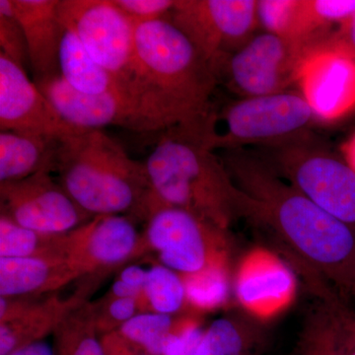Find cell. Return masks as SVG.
Wrapping results in <instances>:
<instances>
[{"label": "cell", "mask_w": 355, "mask_h": 355, "mask_svg": "<svg viewBox=\"0 0 355 355\" xmlns=\"http://www.w3.org/2000/svg\"><path fill=\"white\" fill-rule=\"evenodd\" d=\"M127 355H150V354H146V352H144V349H139V350H137V352H132V354H127Z\"/></svg>", "instance_id": "41"}, {"label": "cell", "mask_w": 355, "mask_h": 355, "mask_svg": "<svg viewBox=\"0 0 355 355\" xmlns=\"http://www.w3.org/2000/svg\"><path fill=\"white\" fill-rule=\"evenodd\" d=\"M256 0H177L167 19L195 44L210 67L254 36Z\"/></svg>", "instance_id": "8"}, {"label": "cell", "mask_w": 355, "mask_h": 355, "mask_svg": "<svg viewBox=\"0 0 355 355\" xmlns=\"http://www.w3.org/2000/svg\"><path fill=\"white\" fill-rule=\"evenodd\" d=\"M297 84L318 120L342 119L355 109V58L322 44L306 58Z\"/></svg>", "instance_id": "14"}, {"label": "cell", "mask_w": 355, "mask_h": 355, "mask_svg": "<svg viewBox=\"0 0 355 355\" xmlns=\"http://www.w3.org/2000/svg\"><path fill=\"white\" fill-rule=\"evenodd\" d=\"M224 164L246 195L245 217L272 229L299 258L342 291L354 292V229L282 181L258 159L233 153Z\"/></svg>", "instance_id": "1"}, {"label": "cell", "mask_w": 355, "mask_h": 355, "mask_svg": "<svg viewBox=\"0 0 355 355\" xmlns=\"http://www.w3.org/2000/svg\"><path fill=\"white\" fill-rule=\"evenodd\" d=\"M183 279L188 303L198 309L217 307L227 296V279L222 265L186 275Z\"/></svg>", "instance_id": "29"}, {"label": "cell", "mask_w": 355, "mask_h": 355, "mask_svg": "<svg viewBox=\"0 0 355 355\" xmlns=\"http://www.w3.org/2000/svg\"><path fill=\"white\" fill-rule=\"evenodd\" d=\"M7 355H55V352L50 343L41 340L14 350Z\"/></svg>", "instance_id": "38"}, {"label": "cell", "mask_w": 355, "mask_h": 355, "mask_svg": "<svg viewBox=\"0 0 355 355\" xmlns=\"http://www.w3.org/2000/svg\"><path fill=\"white\" fill-rule=\"evenodd\" d=\"M107 296L113 298H137L142 301L144 291L135 288L120 279H116L110 288L109 294ZM142 310H144V307H142Z\"/></svg>", "instance_id": "37"}, {"label": "cell", "mask_w": 355, "mask_h": 355, "mask_svg": "<svg viewBox=\"0 0 355 355\" xmlns=\"http://www.w3.org/2000/svg\"><path fill=\"white\" fill-rule=\"evenodd\" d=\"M147 270L142 299L144 312L172 316L183 309L188 303L183 277L161 263Z\"/></svg>", "instance_id": "23"}, {"label": "cell", "mask_w": 355, "mask_h": 355, "mask_svg": "<svg viewBox=\"0 0 355 355\" xmlns=\"http://www.w3.org/2000/svg\"><path fill=\"white\" fill-rule=\"evenodd\" d=\"M36 85L71 127L79 130L121 127L144 132L132 103L121 91L87 94L79 92L60 76L37 81Z\"/></svg>", "instance_id": "15"}, {"label": "cell", "mask_w": 355, "mask_h": 355, "mask_svg": "<svg viewBox=\"0 0 355 355\" xmlns=\"http://www.w3.org/2000/svg\"><path fill=\"white\" fill-rule=\"evenodd\" d=\"M175 324L172 316L147 311L128 320L118 331L146 354L162 355L166 336L171 333Z\"/></svg>", "instance_id": "27"}, {"label": "cell", "mask_w": 355, "mask_h": 355, "mask_svg": "<svg viewBox=\"0 0 355 355\" xmlns=\"http://www.w3.org/2000/svg\"><path fill=\"white\" fill-rule=\"evenodd\" d=\"M257 13L259 25L266 32L297 43L312 44L305 37L304 0H258Z\"/></svg>", "instance_id": "24"}, {"label": "cell", "mask_w": 355, "mask_h": 355, "mask_svg": "<svg viewBox=\"0 0 355 355\" xmlns=\"http://www.w3.org/2000/svg\"><path fill=\"white\" fill-rule=\"evenodd\" d=\"M0 53L25 69L28 62L24 31L14 12L12 0H0Z\"/></svg>", "instance_id": "30"}, {"label": "cell", "mask_w": 355, "mask_h": 355, "mask_svg": "<svg viewBox=\"0 0 355 355\" xmlns=\"http://www.w3.org/2000/svg\"><path fill=\"white\" fill-rule=\"evenodd\" d=\"M83 277L64 257L0 258V297L38 298Z\"/></svg>", "instance_id": "17"}, {"label": "cell", "mask_w": 355, "mask_h": 355, "mask_svg": "<svg viewBox=\"0 0 355 355\" xmlns=\"http://www.w3.org/2000/svg\"><path fill=\"white\" fill-rule=\"evenodd\" d=\"M224 231L187 210L162 205L147 219L144 247L161 265L186 277L221 266Z\"/></svg>", "instance_id": "9"}, {"label": "cell", "mask_w": 355, "mask_h": 355, "mask_svg": "<svg viewBox=\"0 0 355 355\" xmlns=\"http://www.w3.org/2000/svg\"><path fill=\"white\" fill-rule=\"evenodd\" d=\"M0 130L62 139L84 132L71 127L30 80L25 69L0 53Z\"/></svg>", "instance_id": "13"}, {"label": "cell", "mask_w": 355, "mask_h": 355, "mask_svg": "<svg viewBox=\"0 0 355 355\" xmlns=\"http://www.w3.org/2000/svg\"><path fill=\"white\" fill-rule=\"evenodd\" d=\"M223 132H209L214 150H235L245 144H277L300 139L318 119L301 93H277L243 98L221 114ZM216 127V125H214Z\"/></svg>", "instance_id": "5"}, {"label": "cell", "mask_w": 355, "mask_h": 355, "mask_svg": "<svg viewBox=\"0 0 355 355\" xmlns=\"http://www.w3.org/2000/svg\"><path fill=\"white\" fill-rule=\"evenodd\" d=\"M324 44L334 50L355 58V12L338 26V31L330 35Z\"/></svg>", "instance_id": "34"}, {"label": "cell", "mask_w": 355, "mask_h": 355, "mask_svg": "<svg viewBox=\"0 0 355 355\" xmlns=\"http://www.w3.org/2000/svg\"><path fill=\"white\" fill-rule=\"evenodd\" d=\"M38 133L0 132V184L55 172L58 140Z\"/></svg>", "instance_id": "19"}, {"label": "cell", "mask_w": 355, "mask_h": 355, "mask_svg": "<svg viewBox=\"0 0 355 355\" xmlns=\"http://www.w3.org/2000/svg\"><path fill=\"white\" fill-rule=\"evenodd\" d=\"M135 26L164 19L177 0H114Z\"/></svg>", "instance_id": "32"}, {"label": "cell", "mask_w": 355, "mask_h": 355, "mask_svg": "<svg viewBox=\"0 0 355 355\" xmlns=\"http://www.w3.org/2000/svg\"><path fill=\"white\" fill-rule=\"evenodd\" d=\"M51 174L43 171L0 184V214L46 234L71 232L94 217L77 205Z\"/></svg>", "instance_id": "11"}, {"label": "cell", "mask_w": 355, "mask_h": 355, "mask_svg": "<svg viewBox=\"0 0 355 355\" xmlns=\"http://www.w3.org/2000/svg\"><path fill=\"white\" fill-rule=\"evenodd\" d=\"M55 355H106L96 324L95 303L74 307L53 331Z\"/></svg>", "instance_id": "21"}, {"label": "cell", "mask_w": 355, "mask_h": 355, "mask_svg": "<svg viewBox=\"0 0 355 355\" xmlns=\"http://www.w3.org/2000/svg\"><path fill=\"white\" fill-rule=\"evenodd\" d=\"M265 32L254 35L240 50L211 65L217 83L243 97L286 92L297 84L308 55L316 49Z\"/></svg>", "instance_id": "6"}, {"label": "cell", "mask_w": 355, "mask_h": 355, "mask_svg": "<svg viewBox=\"0 0 355 355\" xmlns=\"http://www.w3.org/2000/svg\"><path fill=\"white\" fill-rule=\"evenodd\" d=\"M60 21L120 85L132 69L137 26L114 0H60Z\"/></svg>", "instance_id": "10"}, {"label": "cell", "mask_w": 355, "mask_h": 355, "mask_svg": "<svg viewBox=\"0 0 355 355\" xmlns=\"http://www.w3.org/2000/svg\"><path fill=\"white\" fill-rule=\"evenodd\" d=\"M349 349V336L324 306L306 327L299 355H347Z\"/></svg>", "instance_id": "25"}, {"label": "cell", "mask_w": 355, "mask_h": 355, "mask_svg": "<svg viewBox=\"0 0 355 355\" xmlns=\"http://www.w3.org/2000/svg\"><path fill=\"white\" fill-rule=\"evenodd\" d=\"M254 340L241 324L220 318L203 333L197 355H250Z\"/></svg>", "instance_id": "28"}, {"label": "cell", "mask_w": 355, "mask_h": 355, "mask_svg": "<svg viewBox=\"0 0 355 355\" xmlns=\"http://www.w3.org/2000/svg\"><path fill=\"white\" fill-rule=\"evenodd\" d=\"M58 69L65 83L79 92L103 94L120 90L116 78L89 55L76 35L64 26Z\"/></svg>", "instance_id": "20"}, {"label": "cell", "mask_w": 355, "mask_h": 355, "mask_svg": "<svg viewBox=\"0 0 355 355\" xmlns=\"http://www.w3.org/2000/svg\"><path fill=\"white\" fill-rule=\"evenodd\" d=\"M275 154L279 169L292 186L355 230V172L345 160L305 139L279 144Z\"/></svg>", "instance_id": "7"}, {"label": "cell", "mask_w": 355, "mask_h": 355, "mask_svg": "<svg viewBox=\"0 0 355 355\" xmlns=\"http://www.w3.org/2000/svg\"><path fill=\"white\" fill-rule=\"evenodd\" d=\"M291 277L279 265L251 268L241 275L238 282L240 299L254 306L261 301L280 300L291 288Z\"/></svg>", "instance_id": "26"}, {"label": "cell", "mask_w": 355, "mask_h": 355, "mask_svg": "<svg viewBox=\"0 0 355 355\" xmlns=\"http://www.w3.org/2000/svg\"><path fill=\"white\" fill-rule=\"evenodd\" d=\"M354 293H355V288H354Z\"/></svg>", "instance_id": "42"}, {"label": "cell", "mask_w": 355, "mask_h": 355, "mask_svg": "<svg viewBox=\"0 0 355 355\" xmlns=\"http://www.w3.org/2000/svg\"><path fill=\"white\" fill-rule=\"evenodd\" d=\"M347 355H355V342L349 340V352H347Z\"/></svg>", "instance_id": "40"}, {"label": "cell", "mask_w": 355, "mask_h": 355, "mask_svg": "<svg viewBox=\"0 0 355 355\" xmlns=\"http://www.w3.org/2000/svg\"><path fill=\"white\" fill-rule=\"evenodd\" d=\"M86 300L83 292L67 299L51 295L33 301L24 314L7 323L0 324V355L11 354L31 343L41 342L53 334L65 316Z\"/></svg>", "instance_id": "18"}, {"label": "cell", "mask_w": 355, "mask_h": 355, "mask_svg": "<svg viewBox=\"0 0 355 355\" xmlns=\"http://www.w3.org/2000/svg\"><path fill=\"white\" fill-rule=\"evenodd\" d=\"M148 270H144L139 266H130L121 270L119 279L135 288L144 291L147 279Z\"/></svg>", "instance_id": "36"}, {"label": "cell", "mask_w": 355, "mask_h": 355, "mask_svg": "<svg viewBox=\"0 0 355 355\" xmlns=\"http://www.w3.org/2000/svg\"><path fill=\"white\" fill-rule=\"evenodd\" d=\"M345 162L355 172V132L342 147Z\"/></svg>", "instance_id": "39"}, {"label": "cell", "mask_w": 355, "mask_h": 355, "mask_svg": "<svg viewBox=\"0 0 355 355\" xmlns=\"http://www.w3.org/2000/svg\"><path fill=\"white\" fill-rule=\"evenodd\" d=\"M216 118L212 114L163 130L144 165L161 205L187 210L226 230L236 217L244 216L246 195L210 144Z\"/></svg>", "instance_id": "3"}, {"label": "cell", "mask_w": 355, "mask_h": 355, "mask_svg": "<svg viewBox=\"0 0 355 355\" xmlns=\"http://www.w3.org/2000/svg\"><path fill=\"white\" fill-rule=\"evenodd\" d=\"M146 252L144 236L127 216H97L67 233L65 258L86 275L109 272Z\"/></svg>", "instance_id": "12"}, {"label": "cell", "mask_w": 355, "mask_h": 355, "mask_svg": "<svg viewBox=\"0 0 355 355\" xmlns=\"http://www.w3.org/2000/svg\"><path fill=\"white\" fill-rule=\"evenodd\" d=\"M12 4L24 31L34 83L60 76L58 51L64 31L60 0H12Z\"/></svg>", "instance_id": "16"}, {"label": "cell", "mask_w": 355, "mask_h": 355, "mask_svg": "<svg viewBox=\"0 0 355 355\" xmlns=\"http://www.w3.org/2000/svg\"><path fill=\"white\" fill-rule=\"evenodd\" d=\"M96 324L100 335L118 331L125 322L142 310V301L137 298L104 297L96 304Z\"/></svg>", "instance_id": "31"}, {"label": "cell", "mask_w": 355, "mask_h": 355, "mask_svg": "<svg viewBox=\"0 0 355 355\" xmlns=\"http://www.w3.org/2000/svg\"><path fill=\"white\" fill-rule=\"evenodd\" d=\"M315 289H317L320 296L323 298L324 307L336 318V321L349 336V340L355 342V313L343 304L342 301L336 297V294L329 291L326 286H320L318 284Z\"/></svg>", "instance_id": "33"}, {"label": "cell", "mask_w": 355, "mask_h": 355, "mask_svg": "<svg viewBox=\"0 0 355 355\" xmlns=\"http://www.w3.org/2000/svg\"><path fill=\"white\" fill-rule=\"evenodd\" d=\"M216 85L209 62L171 21L137 26L132 67L120 90L132 103L144 132L209 118Z\"/></svg>", "instance_id": "2"}, {"label": "cell", "mask_w": 355, "mask_h": 355, "mask_svg": "<svg viewBox=\"0 0 355 355\" xmlns=\"http://www.w3.org/2000/svg\"><path fill=\"white\" fill-rule=\"evenodd\" d=\"M180 327L184 340L181 355H197L205 331L195 322H184Z\"/></svg>", "instance_id": "35"}, {"label": "cell", "mask_w": 355, "mask_h": 355, "mask_svg": "<svg viewBox=\"0 0 355 355\" xmlns=\"http://www.w3.org/2000/svg\"><path fill=\"white\" fill-rule=\"evenodd\" d=\"M65 234H46L19 224L0 214V258L64 257Z\"/></svg>", "instance_id": "22"}, {"label": "cell", "mask_w": 355, "mask_h": 355, "mask_svg": "<svg viewBox=\"0 0 355 355\" xmlns=\"http://www.w3.org/2000/svg\"><path fill=\"white\" fill-rule=\"evenodd\" d=\"M55 172L70 197L92 216L119 214L147 221L161 207L144 162L130 157L102 130L58 140Z\"/></svg>", "instance_id": "4"}]
</instances>
